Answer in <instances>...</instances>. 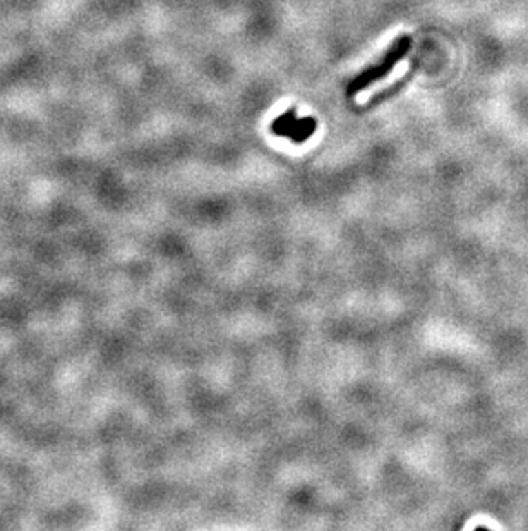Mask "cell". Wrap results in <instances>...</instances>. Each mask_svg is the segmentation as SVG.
<instances>
[{"label":"cell","mask_w":528,"mask_h":531,"mask_svg":"<svg viewBox=\"0 0 528 531\" xmlns=\"http://www.w3.org/2000/svg\"><path fill=\"white\" fill-rule=\"evenodd\" d=\"M316 128H318V122L314 121V117H298L295 108H290L285 114L278 115L271 124L273 135L288 138L295 143L307 142L314 135Z\"/></svg>","instance_id":"cell-2"},{"label":"cell","mask_w":528,"mask_h":531,"mask_svg":"<svg viewBox=\"0 0 528 531\" xmlns=\"http://www.w3.org/2000/svg\"><path fill=\"white\" fill-rule=\"evenodd\" d=\"M408 50H410V38H408L407 35H401V37H398L396 40L383 52V55L378 61L369 64L367 68L362 69L361 73H357V75L348 81V97H355V95L364 91L365 88L371 86V84L385 79V77L393 71V68H395L398 62L407 55Z\"/></svg>","instance_id":"cell-1"}]
</instances>
